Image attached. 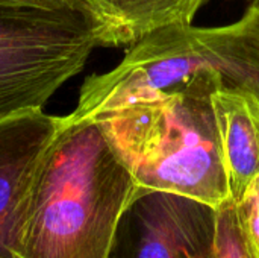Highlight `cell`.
I'll return each mask as SVG.
<instances>
[{
	"label": "cell",
	"mask_w": 259,
	"mask_h": 258,
	"mask_svg": "<svg viewBox=\"0 0 259 258\" xmlns=\"http://www.w3.org/2000/svg\"><path fill=\"white\" fill-rule=\"evenodd\" d=\"M215 219V208L197 199L140 190L120 222L112 255L214 258Z\"/></svg>",
	"instance_id": "5b68a950"
},
{
	"label": "cell",
	"mask_w": 259,
	"mask_h": 258,
	"mask_svg": "<svg viewBox=\"0 0 259 258\" xmlns=\"http://www.w3.org/2000/svg\"><path fill=\"white\" fill-rule=\"evenodd\" d=\"M138 192H167L219 208L231 198L212 99L153 93L93 117Z\"/></svg>",
	"instance_id": "3957f363"
},
{
	"label": "cell",
	"mask_w": 259,
	"mask_h": 258,
	"mask_svg": "<svg viewBox=\"0 0 259 258\" xmlns=\"http://www.w3.org/2000/svg\"><path fill=\"white\" fill-rule=\"evenodd\" d=\"M65 117L30 111L0 122V258H12L15 227L36 172Z\"/></svg>",
	"instance_id": "8992f818"
},
{
	"label": "cell",
	"mask_w": 259,
	"mask_h": 258,
	"mask_svg": "<svg viewBox=\"0 0 259 258\" xmlns=\"http://www.w3.org/2000/svg\"><path fill=\"white\" fill-rule=\"evenodd\" d=\"M111 29L115 47L164 27L190 26L205 0H83Z\"/></svg>",
	"instance_id": "ba28073f"
},
{
	"label": "cell",
	"mask_w": 259,
	"mask_h": 258,
	"mask_svg": "<svg viewBox=\"0 0 259 258\" xmlns=\"http://www.w3.org/2000/svg\"><path fill=\"white\" fill-rule=\"evenodd\" d=\"M138 186L94 119L50 144L12 236V258H111Z\"/></svg>",
	"instance_id": "6da1fadb"
},
{
	"label": "cell",
	"mask_w": 259,
	"mask_h": 258,
	"mask_svg": "<svg viewBox=\"0 0 259 258\" xmlns=\"http://www.w3.org/2000/svg\"><path fill=\"white\" fill-rule=\"evenodd\" d=\"M111 258H120V257H115V255H112V257H111Z\"/></svg>",
	"instance_id": "4fadbf2b"
},
{
	"label": "cell",
	"mask_w": 259,
	"mask_h": 258,
	"mask_svg": "<svg viewBox=\"0 0 259 258\" xmlns=\"http://www.w3.org/2000/svg\"><path fill=\"white\" fill-rule=\"evenodd\" d=\"M97 47H115L83 0H0V122L41 111Z\"/></svg>",
	"instance_id": "277c9868"
},
{
	"label": "cell",
	"mask_w": 259,
	"mask_h": 258,
	"mask_svg": "<svg viewBox=\"0 0 259 258\" xmlns=\"http://www.w3.org/2000/svg\"><path fill=\"white\" fill-rule=\"evenodd\" d=\"M234 202L240 228L253 255L259 258V173Z\"/></svg>",
	"instance_id": "30bf717a"
},
{
	"label": "cell",
	"mask_w": 259,
	"mask_h": 258,
	"mask_svg": "<svg viewBox=\"0 0 259 258\" xmlns=\"http://www.w3.org/2000/svg\"><path fill=\"white\" fill-rule=\"evenodd\" d=\"M215 211L214 258H256L240 228L234 199L229 198Z\"/></svg>",
	"instance_id": "9c48e42d"
},
{
	"label": "cell",
	"mask_w": 259,
	"mask_h": 258,
	"mask_svg": "<svg viewBox=\"0 0 259 258\" xmlns=\"http://www.w3.org/2000/svg\"><path fill=\"white\" fill-rule=\"evenodd\" d=\"M223 90L259 100V2L228 26H170L131 44L117 67L85 79L70 116L93 119L153 93Z\"/></svg>",
	"instance_id": "7a4b0ae2"
},
{
	"label": "cell",
	"mask_w": 259,
	"mask_h": 258,
	"mask_svg": "<svg viewBox=\"0 0 259 258\" xmlns=\"http://www.w3.org/2000/svg\"><path fill=\"white\" fill-rule=\"evenodd\" d=\"M33 2H53V0H33Z\"/></svg>",
	"instance_id": "8fae6325"
},
{
	"label": "cell",
	"mask_w": 259,
	"mask_h": 258,
	"mask_svg": "<svg viewBox=\"0 0 259 258\" xmlns=\"http://www.w3.org/2000/svg\"><path fill=\"white\" fill-rule=\"evenodd\" d=\"M249 2H252V3H255V2H259V0H249Z\"/></svg>",
	"instance_id": "7c38bea8"
},
{
	"label": "cell",
	"mask_w": 259,
	"mask_h": 258,
	"mask_svg": "<svg viewBox=\"0 0 259 258\" xmlns=\"http://www.w3.org/2000/svg\"><path fill=\"white\" fill-rule=\"evenodd\" d=\"M231 198L240 199L259 173V100L241 91L212 94Z\"/></svg>",
	"instance_id": "52a82bcc"
}]
</instances>
